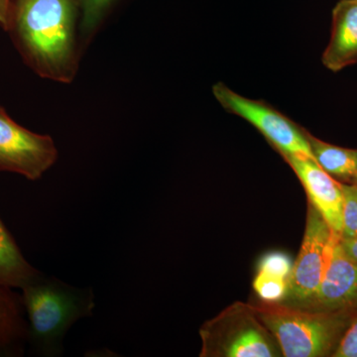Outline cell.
<instances>
[{
  "instance_id": "obj_16",
  "label": "cell",
  "mask_w": 357,
  "mask_h": 357,
  "mask_svg": "<svg viewBox=\"0 0 357 357\" xmlns=\"http://www.w3.org/2000/svg\"><path fill=\"white\" fill-rule=\"evenodd\" d=\"M253 288L261 299L276 302L283 299L288 293V281L259 272L253 281Z\"/></svg>"
},
{
  "instance_id": "obj_12",
  "label": "cell",
  "mask_w": 357,
  "mask_h": 357,
  "mask_svg": "<svg viewBox=\"0 0 357 357\" xmlns=\"http://www.w3.org/2000/svg\"><path fill=\"white\" fill-rule=\"evenodd\" d=\"M223 356L270 357L277 356L269 335L255 321H246L229 335L223 344Z\"/></svg>"
},
{
  "instance_id": "obj_20",
  "label": "cell",
  "mask_w": 357,
  "mask_h": 357,
  "mask_svg": "<svg viewBox=\"0 0 357 357\" xmlns=\"http://www.w3.org/2000/svg\"><path fill=\"white\" fill-rule=\"evenodd\" d=\"M340 243H342L345 252L351 256L352 259L357 261V237L349 238V237L340 236Z\"/></svg>"
},
{
  "instance_id": "obj_19",
  "label": "cell",
  "mask_w": 357,
  "mask_h": 357,
  "mask_svg": "<svg viewBox=\"0 0 357 357\" xmlns=\"http://www.w3.org/2000/svg\"><path fill=\"white\" fill-rule=\"evenodd\" d=\"M11 4L10 0H0V25L7 28L11 22Z\"/></svg>"
},
{
  "instance_id": "obj_21",
  "label": "cell",
  "mask_w": 357,
  "mask_h": 357,
  "mask_svg": "<svg viewBox=\"0 0 357 357\" xmlns=\"http://www.w3.org/2000/svg\"><path fill=\"white\" fill-rule=\"evenodd\" d=\"M351 182H352V184L357 185V170H356V174H354V178H352Z\"/></svg>"
},
{
  "instance_id": "obj_8",
  "label": "cell",
  "mask_w": 357,
  "mask_h": 357,
  "mask_svg": "<svg viewBox=\"0 0 357 357\" xmlns=\"http://www.w3.org/2000/svg\"><path fill=\"white\" fill-rule=\"evenodd\" d=\"M314 302L328 312L357 307V261L345 252L340 236L331 252Z\"/></svg>"
},
{
  "instance_id": "obj_14",
  "label": "cell",
  "mask_w": 357,
  "mask_h": 357,
  "mask_svg": "<svg viewBox=\"0 0 357 357\" xmlns=\"http://www.w3.org/2000/svg\"><path fill=\"white\" fill-rule=\"evenodd\" d=\"M82 10V29L84 35L91 34L102 22L114 0H76Z\"/></svg>"
},
{
  "instance_id": "obj_15",
  "label": "cell",
  "mask_w": 357,
  "mask_h": 357,
  "mask_svg": "<svg viewBox=\"0 0 357 357\" xmlns=\"http://www.w3.org/2000/svg\"><path fill=\"white\" fill-rule=\"evenodd\" d=\"M342 237H357V185L342 184Z\"/></svg>"
},
{
  "instance_id": "obj_6",
  "label": "cell",
  "mask_w": 357,
  "mask_h": 357,
  "mask_svg": "<svg viewBox=\"0 0 357 357\" xmlns=\"http://www.w3.org/2000/svg\"><path fill=\"white\" fill-rule=\"evenodd\" d=\"M340 236L311 204L302 248L288 278V293L294 299H314Z\"/></svg>"
},
{
  "instance_id": "obj_13",
  "label": "cell",
  "mask_w": 357,
  "mask_h": 357,
  "mask_svg": "<svg viewBox=\"0 0 357 357\" xmlns=\"http://www.w3.org/2000/svg\"><path fill=\"white\" fill-rule=\"evenodd\" d=\"M314 161L333 178L352 181L357 170V149L324 142L307 131Z\"/></svg>"
},
{
  "instance_id": "obj_4",
  "label": "cell",
  "mask_w": 357,
  "mask_h": 357,
  "mask_svg": "<svg viewBox=\"0 0 357 357\" xmlns=\"http://www.w3.org/2000/svg\"><path fill=\"white\" fill-rule=\"evenodd\" d=\"M213 93L223 109L252 124L282 155L314 159L307 131L271 105L239 95L223 83L215 84Z\"/></svg>"
},
{
  "instance_id": "obj_5",
  "label": "cell",
  "mask_w": 357,
  "mask_h": 357,
  "mask_svg": "<svg viewBox=\"0 0 357 357\" xmlns=\"http://www.w3.org/2000/svg\"><path fill=\"white\" fill-rule=\"evenodd\" d=\"M57 158V148L50 136L22 128L0 107V172L38 180Z\"/></svg>"
},
{
  "instance_id": "obj_17",
  "label": "cell",
  "mask_w": 357,
  "mask_h": 357,
  "mask_svg": "<svg viewBox=\"0 0 357 357\" xmlns=\"http://www.w3.org/2000/svg\"><path fill=\"white\" fill-rule=\"evenodd\" d=\"M292 268V262L287 255L281 252H272L262 258L259 272L288 281Z\"/></svg>"
},
{
  "instance_id": "obj_9",
  "label": "cell",
  "mask_w": 357,
  "mask_h": 357,
  "mask_svg": "<svg viewBox=\"0 0 357 357\" xmlns=\"http://www.w3.org/2000/svg\"><path fill=\"white\" fill-rule=\"evenodd\" d=\"M321 62L333 73L357 63V0H340L333 9L332 33Z\"/></svg>"
},
{
  "instance_id": "obj_10",
  "label": "cell",
  "mask_w": 357,
  "mask_h": 357,
  "mask_svg": "<svg viewBox=\"0 0 357 357\" xmlns=\"http://www.w3.org/2000/svg\"><path fill=\"white\" fill-rule=\"evenodd\" d=\"M22 298L0 284V356H20L28 342V323Z\"/></svg>"
},
{
  "instance_id": "obj_7",
  "label": "cell",
  "mask_w": 357,
  "mask_h": 357,
  "mask_svg": "<svg viewBox=\"0 0 357 357\" xmlns=\"http://www.w3.org/2000/svg\"><path fill=\"white\" fill-rule=\"evenodd\" d=\"M283 156L304 185L312 206L325 218L331 229L342 236L344 206L342 183L337 182L310 157Z\"/></svg>"
},
{
  "instance_id": "obj_2",
  "label": "cell",
  "mask_w": 357,
  "mask_h": 357,
  "mask_svg": "<svg viewBox=\"0 0 357 357\" xmlns=\"http://www.w3.org/2000/svg\"><path fill=\"white\" fill-rule=\"evenodd\" d=\"M21 290L28 342L33 351L42 356H61L63 340L70 326L93 314L96 307L93 290L74 287L40 272Z\"/></svg>"
},
{
  "instance_id": "obj_3",
  "label": "cell",
  "mask_w": 357,
  "mask_h": 357,
  "mask_svg": "<svg viewBox=\"0 0 357 357\" xmlns=\"http://www.w3.org/2000/svg\"><path fill=\"white\" fill-rule=\"evenodd\" d=\"M340 312L306 314L277 309L262 311L260 317L284 356L317 357L332 351L344 330L347 319Z\"/></svg>"
},
{
  "instance_id": "obj_1",
  "label": "cell",
  "mask_w": 357,
  "mask_h": 357,
  "mask_svg": "<svg viewBox=\"0 0 357 357\" xmlns=\"http://www.w3.org/2000/svg\"><path fill=\"white\" fill-rule=\"evenodd\" d=\"M76 0H17L14 27L23 55L40 76L70 83L77 73Z\"/></svg>"
},
{
  "instance_id": "obj_18",
  "label": "cell",
  "mask_w": 357,
  "mask_h": 357,
  "mask_svg": "<svg viewBox=\"0 0 357 357\" xmlns=\"http://www.w3.org/2000/svg\"><path fill=\"white\" fill-rule=\"evenodd\" d=\"M333 356L357 357V319L345 331Z\"/></svg>"
},
{
  "instance_id": "obj_11",
  "label": "cell",
  "mask_w": 357,
  "mask_h": 357,
  "mask_svg": "<svg viewBox=\"0 0 357 357\" xmlns=\"http://www.w3.org/2000/svg\"><path fill=\"white\" fill-rule=\"evenodd\" d=\"M37 273L0 220V284L21 289Z\"/></svg>"
}]
</instances>
